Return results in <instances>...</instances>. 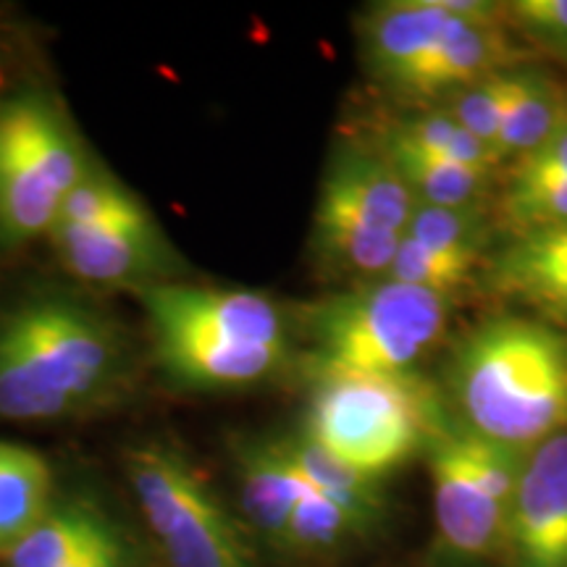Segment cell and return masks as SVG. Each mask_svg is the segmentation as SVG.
I'll list each match as a JSON object with an SVG mask.
<instances>
[{
  "mask_svg": "<svg viewBox=\"0 0 567 567\" xmlns=\"http://www.w3.org/2000/svg\"><path fill=\"white\" fill-rule=\"evenodd\" d=\"M360 536L352 520L313 488L300 496L292 517H289L287 534H284L281 549L292 555H329L342 547L347 538Z\"/></svg>",
  "mask_w": 567,
  "mask_h": 567,
  "instance_id": "cb8c5ba5",
  "label": "cell"
},
{
  "mask_svg": "<svg viewBox=\"0 0 567 567\" xmlns=\"http://www.w3.org/2000/svg\"><path fill=\"white\" fill-rule=\"evenodd\" d=\"M48 243L74 279L101 289L137 295L184 271L145 200L97 158L63 203Z\"/></svg>",
  "mask_w": 567,
  "mask_h": 567,
  "instance_id": "8992f818",
  "label": "cell"
},
{
  "mask_svg": "<svg viewBox=\"0 0 567 567\" xmlns=\"http://www.w3.org/2000/svg\"><path fill=\"white\" fill-rule=\"evenodd\" d=\"M505 21L538 51L567 61V0H515L505 6Z\"/></svg>",
  "mask_w": 567,
  "mask_h": 567,
  "instance_id": "484cf974",
  "label": "cell"
},
{
  "mask_svg": "<svg viewBox=\"0 0 567 567\" xmlns=\"http://www.w3.org/2000/svg\"><path fill=\"white\" fill-rule=\"evenodd\" d=\"M567 116V90L542 69H517V90L502 118L496 153L499 158H526L547 142Z\"/></svg>",
  "mask_w": 567,
  "mask_h": 567,
  "instance_id": "ffe728a7",
  "label": "cell"
},
{
  "mask_svg": "<svg viewBox=\"0 0 567 567\" xmlns=\"http://www.w3.org/2000/svg\"><path fill=\"white\" fill-rule=\"evenodd\" d=\"M111 530L105 515L87 502L53 505L3 563L6 567H71Z\"/></svg>",
  "mask_w": 567,
  "mask_h": 567,
  "instance_id": "ac0fdd59",
  "label": "cell"
},
{
  "mask_svg": "<svg viewBox=\"0 0 567 567\" xmlns=\"http://www.w3.org/2000/svg\"><path fill=\"white\" fill-rule=\"evenodd\" d=\"M523 63V48L513 40L505 6L492 13L460 19L442 40L386 84L402 97H446L465 84Z\"/></svg>",
  "mask_w": 567,
  "mask_h": 567,
  "instance_id": "7c38bea8",
  "label": "cell"
},
{
  "mask_svg": "<svg viewBox=\"0 0 567 567\" xmlns=\"http://www.w3.org/2000/svg\"><path fill=\"white\" fill-rule=\"evenodd\" d=\"M486 287L567 326V224L509 237L486 258Z\"/></svg>",
  "mask_w": 567,
  "mask_h": 567,
  "instance_id": "5bb4252c",
  "label": "cell"
},
{
  "mask_svg": "<svg viewBox=\"0 0 567 567\" xmlns=\"http://www.w3.org/2000/svg\"><path fill=\"white\" fill-rule=\"evenodd\" d=\"M381 153L392 161L396 174L408 184L415 205L473 208V205H484L492 193L494 174L460 166L444 155L394 145V142H381Z\"/></svg>",
  "mask_w": 567,
  "mask_h": 567,
  "instance_id": "d6986e66",
  "label": "cell"
},
{
  "mask_svg": "<svg viewBox=\"0 0 567 567\" xmlns=\"http://www.w3.org/2000/svg\"><path fill=\"white\" fill-rule=\"evenodd\" d=\"M488 229H492V224H488L484 205H473V208L415 205L405 237L439 255H446V258L463 260V264L478 268L484 264Z\"/></svg>",
  "mask_w": 567,
  "mask_h": 567,
  "instance_id": "7402d4cb",
  "label": "cell"
},
{
  "mask_svg": "<svg viewBox=\"0 0 567 567\" xmlns=\"http://www.w3.org/2000/svg\"><path fill=\"white\" fill-rule=\"evenodd\" d=\"M450 297L392 279L305 305L297 318L305 375H402L434 350L450 323Z\"/></svg>",
  "mask_w": 567,
  "mask_h": 567,
  "instance_id": "277c9868",
  "label": "cell"
},
{
  "mask_svg": "<svg viewBox=\"0 0 567 567\" xmlns=\"http://www.w3.org/2000/svg\"><path fill=\"white\" fill-rule=\"evenodd\" d=\"M92 161L55 92L21 84L0 95V247L48 237Z\"/></svg>",
  "mask_w": 567,
  "mask_h": 567,
  "instance_id": "52a82bcc",
  "label": "cell"
},
{
  "mask_svg": "<svg viewBox=\"0 0 567 567\" xmlns=\"http://www.w3.org/2000/svg\"><path fill=\"white\" fill-rule=\"evenodd\" d=\"M446 389L465 431L526 455L567 429V337L530 318H488L460 339Z\"/></svg>",
  "mask_w": 567,
  "mask_h": 567,
  "instance_id": "7a4b0ae2",
  "label": "cell"
},
{
  "mask_svg": "<svg viewBox=\"0 0 567 567\" xmlns=\"http://www.w3.org/2000/svg\"><path fill=\"white\" fill-rule=\"evenodd\" d=\"M505 549L513 567H567V429L523 457Z\"/></svg>",
  "mask_w": 567,
  "mask_h": 567,
  "instance_id": "8fae6325",
  "label": "cell"
},
{
  "mask_svg": "<svg viewBox=\"0 0 567 567\" xmlns=\"http://www.w3.org/2000/svg\"><path fill=\"white\" fill-rule=\"evenodd\" d=\"M140 354L87 297L40 289L0 310V421H69L126 400Z\"/></svg>",
  "mask_w": 567,
  "mask_h": 567,
  "instance_id": "6da1fadb",
  "label": "cell"
},
{
  "mask_svg": "<svg viewBox=\"0 0 567 567\" xmlns=\"http://www.w3.org/2000/svg\"><path fill=\"white\" fill-rule=\"evenodd\" d=\"M513 163H523V166L534 168H551V172L567 174V116L565 122L557 126V132L551 134L536 153L526 155V158H517Z\"/></svg>",
  "mask_w": 567,
  "mask_h": 567,
  "instance_id": "4316f807",
  "label": "cell"
},
{
  "mask_svg": "<svg viewBox=\"0 0 567 567\" xmlns=\"http://www.w3.org/2000/svg\"><path fill=\"white\" fill-rule=\"evenodd\" d=\"M473 271L476 266L463 264V260L446 258L429 247L417 245L415 239L402 237L400 247H396L392 266H389L386 279L410 284V287L425 289V292H434L442 297L455 300L460 289L467 287L473 281Z\"/></svg>",
  "mask_w": 567,
  "mask_h": 567,
  "instance_id": "d4e9b609",
  "label": "cell"
},
{
  "mask_svg": "<svg viewBox=\"0 0 567 567\" xmlns=\"http://www.w3.org/2000/svg\"><path fill=\"white\" fill-rule=\"evenodd\" d=\"M502 3L484 0H392L375 3L358 17L360 59L375 82L394 76L421 61L460 19L492 13Z\"/></svg>",
  "mask_w": 567,
  "mask_h": 567,
  "instance_id": "4fadbf2b",
  "label": "cell"
},
{
  "mask_svg": "<svg viewBox=\"0 0 567 567\" xmlns=\"http://www.w3.org/2000/svg\"><path fill=\"white\" fill-rule=\"evenodd\" d=\"M302 429L352 471L379 481L436 442L446 415L421 373L308 375Z\"/></svg>",
  "mask_w": 567,
  "mask_h": 567,
  "instance_id": "5b68a950",
  "label": "cell"
},
{
  "mask_svg": "<svg viewBox=\"0 0 567 567\" xmlns=\"http://www.w3.org/2000/svg\"><path fill=\"white\" fill-rule=\"evenodd\" d=\"M237 473L247 520L271 547L281 549L289 517L308 484L281 455L276 439H250L237 446Z\"/></svg>",
  "mask_w": 567,
  "mask_h": 567,
  "instance_id": "9a60e30c",
  "label": "cell"
},
{
  "mask_svg": "<svg viewBox=\"0 0 567 567\" xmlns=\"http://www.w3.org/2000/svg\"><path fill=\"white\" fill-rule=\"evenodd\" d=\"M415 197L381 151L339 145L318 187L310 250L316 266L352 287L386 279Z\"/></svg>",
  "mask_w": 567,
  "mask_h": 567,
  "instance_id": "ba28073f",
  "label": "cell"
},
{
  "mask_svg": "<svg viewBox=\"0 0 567 567\" xmlns=\"http://www.w3.org/2000/svg\"><path fill=\"white\" fill-rule=\"evenodd\" d=\"M53 507V473L40 452L0 442V559Z\"/></svg>",
  "mask_w": 567,
  "mask_h": 567,
  "instance_id": "e0dca14e",
  "label": "cell"
},
{
  "mask_svg": "<svg viewBox=\"0 0 567 567\" xmlns=\"http://www.w3.org/2000/svg\"><path fill=\"white\" fill-rule=\"evenodd\" d=\"M126 476L168 567H258L243 528L174 446H134Z\"/></svg>",
  "mask_w": 567,
  "mask_h": 567,
  "instance_id": "9c48e42d",
  "label": "cell"
},
{
  "mask_svg": "<svg viewBox=\"0 0 567 567\" xmlns=\"http://www.w3.org/2000/svg\"><path fill=\"white\" fill-rule=\"evenodd\" d=\"M499 216L509 237L557 229L567 224V174L513 163Z\"/></svg>",
  "mask_w": 567,
  "mask_h": 567,
  "instance_id": "44dd1931",
  "label": "cell"
},
{
  "mask_svg": "<svg viewBox=\"0 0 567 567\" xmlns=\"http://www.w3.org/2000/svg\"><path fill=\"white\" fill-rule=\"evenodd\" d=\"M520 66L494 71V74L481 76V80L465 84V87H457L444 97L442 109L465 132H471L473 137H478L496 151V137H499L502 118H505L509 103L515 97L517 69Z\"/></svg>",
  "mask_w": 567,
  "mask_h": 567,
  "instance_id": "603a6c76",
  "label": "cell"
},
{
  "mask_svg": "<svg viewBox=\"0 0 567 567\" xmlns=\"http://www.w3.org/2000/svg\"><path fill=\"white\" fill-rule=\"evenodd\" d=\"M158 365L189 389H243L292 363L284 310L250 289L168 281L137 292Z\"/></svg>",
  "mask_w": 567,
  "mask_h": 567,
  "instance_id": "3957f363",
  "label": "cell"
},
{
  "mask_svg": "<svg viewBox=\"0 0 567 567\" xmlns=\"http://www.w3.org/2000/svg\"><path fill=\"white\" fill-rule=\"evenodd\" d=\"M274 439L297 476L313 488V492L326 496L329 502H334L350 517L358 534H365V530L379 526L381 515H384V499H381L379 481L352 471L350 465H344L342 460L326 452L305 431H295V434Z\"/></svg>",
  "mask_w": 567,
  "mask_h": 567,
  "instance_id": "2e32d148",
  "label": "cell"
},
{
  "mask_svg": "<svg viewBox=\"0 0 567 567\" xmlns=\"http://www.w3.org/2000/svg\"><path fill=\"white\" fill-rule=\"evenodd\" d=\"M523 452L446 425L429 446L439 547L457 559H488L507 542Z\"/></svg>",
  "mask_w": 567,
  "mask_h": 567,
  "instance_id": "30bf717a",
  "label": "cell"
},
{
  "mask_svg": "<svg viewBox=\"0 0 567 567\" xmlns=\"http://www.w3.org/2000/svg\"><path fill=\"white\" fill-rule=\"evenodd\" d=\"M71 567H126V551L118 542L116 530H111L103 542H97L87 555H82Z\"/></svg>",
  "mask_w": 567,
  "mask_h": 567,
  "instance_id": "83f0119b",
  "label": "cell"
}]
</instances>
